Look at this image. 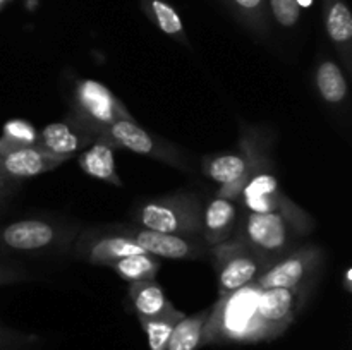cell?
<instances>
[{"label": "cell", "mask_w": 352, "mask_h": 350, "mask_svg": "<svg viewBox=\"0 0 352 350\" xmlns=\"http://www.w3.org/2000/svg\"><path fill=\"white\" fill-rule=\"evenodd\" d=\"M203 202L195 192H174L143 201L133 211L138 226L175 235H199Z\"/></svg>", "instance_id": "277c9868"}, {"label": "cell", "mask_w": 352, "mask_h": 350, "mask_svg": "<svg viewBox=\"0 0 352 350\" xmlns=\"http://www.w3.org/2000/svg\"><path fill=\"white\" fill-rule=\"evenodd\" d=\"M120 233L133 239L144 253L155 257L175 261L205 259L210 256L212 247L205 244L199 235H175V233L155 232L138 225H113Z\"/></svg>", "instance_id": "7c38bea8"}, {"label": "cell", "mask_w": 352, "mask_h": 350, "mask_svg": "<svg viewBox=\"0 0 352 350\" xmlns=\"http://www.w3.org/2000/svg\"><path fill=\"white\" fill-rule=\"evenodd\" d=\"M17 187H19V182L7 180V178L0 177V205L3 201H7L17 191Z\"/></svg>", "instance_id": "f546056e"}, {"label": "cell", "mask_w": 352, "mask_h": 350, "mask_svg": "<svg viewBox=\"0 0 352 350\" xmlns=\"http://www.w3.org/2000/svg\"><path fill=\"white\" fill-rule=\"evenodd\" d=\"M270 165L272 160L261 141V134L256 129L244 126L239 137V151L205 156L201 161V170L206 178L220 184L215 196L237 202L248 178Z\"/></svg>", "instance_id": "7a4b0ae2"}, {"label": "cell", "mask_w": 352, "mask_h": 350, "mask_svg": "<svg viewBox=\"0 0 352 350\" xmlns=\"http://www.w3.org/2000/svg\"><path fill=\"white\" fill-rule=\"evenodd\" d=\"M236 16L254 33L267 31V7L265 0H227Z\"/></svg>", "instance_id": "484cf974"}, {"label": "cell", "mask_w": 352, "mask_h": 350, "mask_svg": "<svg viewBox=\"0 0 352 350\" xmlns=\"http://www.w3.org/2000/svg\"><path fill=\"white\" fill-rule=\"evenodd\" d=\"M184 312L174 307L172 311L165 312V314L157 316V318L140 319L141 328L146 333L148 338V349L150 350H165L168 338H170L172 331H174L175 325L184 318Z\"/></svg>", "instance_id": "cb8c5ba5"}, {"label": "cell", "mask_w": 352, "mask_h": 350, "mask_svg": "<svg viewBox=\"0 0 352 350\" xmlns=\"http://www.w3.org/2000/svg\"><path fill=\"white\" fill-rule=\"evenodd\" d=\"M210 307L196 312L192 316H184L181 321L175 325L170 338H168L165 350H196L201 343L203 328L208 319Z\"/></svg>", "instance_id": "44dd1931"}, {"label": "cell", "mask_w": 352, "mask_h": 350, "mask_svg": "<svg viewBox=\"0 0 352 350\" xmlns=\"http://www.w3.org/2000/svg\"><path fill=\"white\" fill-rule=\"evenodd\" d=\"M98 136L109 141L116 150L133 151L136 154L155 158L177 170L192 172L191 161L181 148L143 129L134 119L117 120L112 126L105 127Z\"/></svg>", "instance_id": "ba28073f"}, {"label": "cell", "mask_w": 352, "mask_h": 350, "mask_svg": "<svg viewBox=\"0 0 352 350\" xmlns=\"http://www.w3.org/2000/svg\"><path fill=\"white\" fill-rule=\"evenodd\" d=\"M3 2H6V0H0V5H2V3H3Z\"/></svg>", "instance_id": "1f68e13d"}, {"label": "cell", "mask_w": 352, "mask_h": 350, "mask_svg": "<svg viewBox=\"0 0 352 350\" xmlns=\"http://www.w3.org/2000/svg\"><path fill=\"white\" fill-rule=\"evenodd\" d=\"M72 249L78 259H85L91 264H102V266H110L120 257L144 253L133 239L120 233L116 226L85 232L72 242Z\"/></svg>", "instance_id": "4fadbf2b"}, {"label": "cell", "mask_w": 352, "mask_h": 350, "mask_svg": "<svg viewBox=\"0 0 352 350\" xmlns=\"http://www.w3.org/2000/svg\"><path fill=\"white\" fill-rule=\"evenodd\" d=\"M260 290L256 283H251L219 297L210 307L199 347L265 342L263 326L258 316Z\"/></svg>", "instance_id": "6da1fadb"}, {"label": "cell", "mask_w": 352, "mask_h": 350, "mask_svg": "<svg viewBox=\"0 0 352 350\" xmlns=\"http://www.w3.org/2000/svg\"><path fill=\"white\" fill-rule=\"evenodd\" d=\"M34 342H38V336L16 331V329L6 328V326L0 325V347L26 345V343H34Z\"/></svg>", "instance_id": "83f0119b"}, {"label": "cell", "mask_w": 352, "mask_h": 350, "mask_svg": "<svg viewBox=\"0 0 352 350\" xmlns=\"http://www.w3.org/2000/svg\"><path fill=\"white\" fill-rule=\"evenodd\" d=\"M237 205L241 209L251 213H277L291 220L305 235H309L315 229L311 215L306 213L298 202L292 201L278 185L277 177L270 167H265L251 175L241 191Z\"/></svg>", "instance_id": "8992f818"}, {"label": "cell", "mask_w": 352, "mask_h": 350, "mask_svg": "<svg viewBox=\"0 0 352 350\" xmlns=\"http://www.w3.org/2000/svg\"><path fill=\"white\" fill-rule=\"evenodd\" d=\"M210 256L217 271L219 297L254 283L270 264L237 237L212 247Z\"/></svg>", "instance_id": "9c48e42d"}, {"label": "cell", "mask_w": 352, "mask_h": 350, "mask_svg": "<svg viewBox=\"0 0 352 350\" xmlns=\"http://www.w3.org/2000/svg\"><path fill=\"white\" fill-rule=\"evenodd\" d=\"M323 21L330 41L344 62L347 72L352 71V14L344 0H325Z\"/></svg>", "instance_id": "e0dca14e"}, {"label": "cell", "mask_w": 352, "mask_h": 350, "mask_svg": "<svg viewBox=\"0 0 352 350\" xmlns=\"http://www.w3.org/2000/svg\"><path fill=\"white\" fill-rule=\"evenodd\" d=\"M127 294H129V301L138 314V319L157 318L174 309V304L168 301L164 288L157 280L133 281Z\"/></svg>", "instance_id": "d6986e66"}, {"label": "cell", "mask_w": 352, "mask_h": 350, "mask_svg": "<svg viewBox=\"0 0 352 350\" xmlns=\"http://www.w3.org/2000/svg\"><path fill=\"white\" fill-rule=\"evenodd\" d=\"M78 230L48 218H24L0 226V256L41 257L64 253Z\"/></svg>", "instance_id": "3957f363"}, {"label": "cell", "mask_w": 352, "mask_h": 350, "mask_svg": "<svg viewBox=\"0 0 352 350\" xmlns=\"http://www.w3.org/2000/svg\"><path fill=\"white\" fill-rule=\"evenodd\" d=\"M241 208L236 201L220 196H213L203 202L201 232L199 237L208 247L220 246L234 237L239 222Z\"/></svg>", "instance_id": "9a60e30c"}, {"label": "cell", "mask_w": 352, "mask_h": 350, "mask_svg": "<svg viewBox=\"0 0 352 350\" xmlns=\"http://www.w3.org/2000/svg\"><path fill=\"white\" fill-rule=\"evenodd\" d=\"M315 285L261 288L258 297V316L263 326L265 342L278 338L294 323L308 302Z\"/></svg>", "instance_id": "8fae6325"}, {"label": "cell", "mask_w": 352, "mask_h": 350, "mask_svg": "<svg viewBox=\"0 0 352 350\" xmlns=\"http://www.w3.org/2000/svg\"><path fill=\"white\" fill-rule=\"evenodd\" d=\"M234 237L243 240L272 264L294 250L306 235L284 215L251 213L241 209Z\"/></svg>", "instance_id": "5b68a950"}, {"label": "cell", "mask_w": 352, "mask_h": 350, "mask_svg": "<svg viewBox=\"0 0 352 350\" xmlns=\"http://www.w3.org/2000/svg\"><path fill=\"white\" fill-rule=\"evenodd\" d=\"M270 10L282 27H294L301 17L299 0H270Z\"/></svg>", "instance_id": "4316f807"}, {"label": "cell", "mask_w": 352, "mask_h": 350, "mask_svg": "<svg viewBox=\"0 0 352 350\" xmlns=\"http://www.w3.org/2000/svg\"><path fill=\"white\" fill-rule=\"evenodd\" d=\"M141 5H143L144 14L157 24L158 30L164 31L167 36L188 45L184 24H182V19L177 14V10L170 3L164 2V0H141Z\"/></svg>", "instance_id": "7402d4cb"}, {"label": "cell", "mask_w": 352, "mask_h": 350, "mask_svg": "<svg viewBox=\"0 0 352 350\" xmlns=\"http://www.w3.org/2000/svg\"><path fill=\"white\" fill-rule=\"evenodd\" d=\"M113 151H116V148L109 141L96 136V139L78 156V165L89 177L122 187L124 184L122 178L117 174Z\"/></svg>", "instance_id": "ac0fdd59"}, {"label": "cell", "mask_w": 352, "mask_h": 350, "mask_svg": "<svg viewBox=\"0 0 352 350\" xmlns=\"http://www.w3.org/2000/svg\"><path fill=\"white\" fill-rule=\"evenodd\" d=\"M95 139V132L67 115L64 120L52 122L38 130L36 146L45 153L71 160L76 153L88 148Z\"/></svg>", "instance_id": "5bb4252c"}, {"label": "cell", "mask_w": 352, "mask_h": 350, "mask_svg": "<svg viewBox=\"0 0 352 350\" xmlns=\"http://www.w3.org/2000/svg\"><path fill=\"white\" fill-rule=\"evenodd\" d=\"M315 86L320 98L333 106L346 103L349 96V86L342 67L332 58H322L315 71Z\"/></svg>", "instance_id": "ffe728a7"}, {"label": "cell", "mask_w": 352, "mask_h": 350, "mask_svg": "<svg viewBox=\"0 0 352 350\" xmlns=\"http://www.w3.org/2000/svg\"><path fill=\"white\" fill-rule=\"evenodd\" d=\"M69 115L96 136L117 120L134 119L126 105L105 84L89 78L76 81Z\"/></svg>", "instance_id": "52a82bcc"}, {"label": "cell", "mask_w": 352, "mask_h": 350, "mask_svg": "<svg viewBox=\"0 0 352 350\" xmlns=\"http://www.w3.org/2000/svg\"><path fill=\"white\" fill-rule=\"evenodd\" d=\"M38 130L24 119L7 120L0 136V154L23 146H36Z\"/></svg>", "instance_id": "d4e9b609"}, {"label": "cell", "mask_w": 352, "mask_h": 350, "mask_svg": "<svg viewBox=\"0 0 352 350\" xmlns=\"http://www.w3.org/2000/svg\"><path fill=\"white\" fill-rule=\"evenodd\" d=\"M113 271L119 275L122 280L141 281V280H155L158 270H160V261L148 253L133 254V256L120 257L110 264Z\"/></svg>", "instance_id": "603a6c76"}, {"label": "cell", "mask_w": 352, "mask_h": 350, "mask_svg": "<svg viewBox=\"0 0 352 350\" xmlns=\"http://www.w3.org/2000/svg\"><path fill=\"white\" fill-rule=\"evenodd\" d=\"M325 253L316 244H299L294 250L268 264L254 283L260 288L301 287L318 283Z\"/></svg>", "instance_id": "30bf717a"}, {"label": "cell", "mask_w": 352, "mask_h": 350, "mask_svg": "<svg viewBox=\"0 0 352 350\" xmlns=\"http://www.w3.org/2000/svg\"><path fill=\"white\" fill-rule=\"evenodd\" d=\"M28 275L24 273V270L19 268H9V266H0V287L2 285L16 283V281L26 280Z\"/></svg>", "instance_id": "f1b7e54d"}, {"label": "cell", "mask_w": 352, "mask_h": 350, "mask_svg": "<svg viewBox=\"0 0 352 350\" xmlns=\"http://www.w3.org/2000/svg\"><path fill=\"white\" fill-rule=\"evenodd\" d=\"M351 277H352V270H351V268H347V270H346V278H344V287H346L347 292L352 290V288H351V285H352Z\"/></svg>", "instance_id": "4dcf8cb0"}, {"label": "cell", "mask_w": 352, "mask_h": 350, "mask_svg": "<svg viewBox=\"0 0 352 350\" xmlns=\"http://www.w3.org/2000/svg\"><path fill=\"white\" fill-rule=\"evenodd\" d=\"M65 161L69 160L45 153L38 146L16 148L0 154V177L21 182L54 170Z\"/></svg>", "instance_id": "2e32d148"}]
</instances>
